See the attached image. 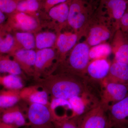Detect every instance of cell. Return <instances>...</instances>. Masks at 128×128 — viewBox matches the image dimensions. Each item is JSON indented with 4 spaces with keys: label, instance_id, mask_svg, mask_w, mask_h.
I'll use <instances>...</instances> for the list:
<instances>
[{
    "label": "cell",
    "instance_id": "1",
    "mask_svg": "<svg viewBox=\"0 0 128 128\" xmlns=\"http://www.w3.org/2000/svg\"><path fill=\"white\" fill-rule=\"evenodd\" d=\"M34 81L50 98L68 100L86 93H100L99 86L87 77L67 73H53Z\"/></svg>",
    "mask_w": 128,
    "mask_h": 128
},
{
    "label": "cell",
    "instance_id": "2",
    "mask_svg": "<svg viewBox=\"0 0 128 128\" xmlns=\"http://www.w3.org/2000/svg\"><path fill=\"white\" fill-rule=\"evenodd\" d=\"M118 29L114 22L95 11L83 33L85 41L90 48L112 38Z\"/></svg>",
    "mask_w": 128,
    "mask_h": 128
},
{
    "label": "cell",
    "instance_id": "3",
    "mask_svg": "<svg viewBox=\"0 0 128 128\" xmlns=\"http://www.w3.org/2000/svg\"><path fill=\"white\" fill-rule=\"evenodd\" d=\"M90 48L85 41L77 43L53 73H66L86 77V69L90 61Z\"/></svg>",
    "mask_w": 128,
    "mask_h": 128
},
{
    "label": "cell",
    "instance_id": "4",
    "mask_svg": "<svg viewBox=\"0 0 128 128\" xmlns=\"http://www.w3.org/2000/svg\"><path fill=\"white\" fill-rule=\"evenodd\" d=\"M95 11L88 0H70L68 26L80 38Z\"/></svg>",
    "mask_w": 128,
    "mask_h": 128
},
{
    "label": "cell",
    "instance_id": "5",
    "mask_svg": "<svg viewBox=\"0 0 128 128\" xmlns=\"http://www.w3.org/2000/svg\"><path fill=\"white\" fill-rule=\"evenodd\" d=\"M36 58L33 78L34 81L52 74L57 64L55 48L36 50Z\"/></svg>",
    "mask_w": 128,
    "mask_h": 128
},
{
    "label": "cell",
    "instance_id": "6",
    "mask_svg": "<svg viewBox=\"0 0 128 128\" xmlns=\"http://www.w3.org/2000/svg\"><path fill=\"white\" fill-rule=\"evenodd\" d=\"M7 16L5 24L13 32H22L35 34L42 28L40 18L24 12L16 11Z\"/></svg>",
    "mask_w": 128,
    "mask_h": 128
},
{
    "label": "cell",
    "instance_id": "7",
    "mask_svg": "<svg viewBox=\"0 0 128 128\" xmlns=\"http://www.w3.org/2000/svg\"><path fill=\"white\" fill-rule=\"evenodd\" d=\"M28 105L27 108L24 109L28 126L32 128H54L50 105L37 103Z\"/></svg>",
    "mask_w": 128,
    "mask_h": 128
},
{
    "label": "cell",
    "instance_id": "8",
    "mask_svg": "<svg viewBox=\"0 0 128 128\" xmlns=\"http://www.w3.org/2000/svg\"><path fill=\"white\" fill-rule=\"evenodd\" d=\"M107 108L99 102L95 107L78 116L80 128H108L111 127L108 118Z\"/></svg>",
    "mask_w": 128,
    "mask_h": 128
},
{
    "label": "cell",
    "instance_id": "9",
    "mask_svg": "<svg viewBox=\"0 0 128 128\" xmlns=\"http://www.w3.org/2000/svg\"><path fill=\"white\" fill-rule=\"evenodd\" d=\"M128 5V2L124 0H101L96 10L112 21L119 29L120 19Z\"/></svg>",
    "mask_w": 128,
    "mask_h": 128
},
{
    "label": "cell",
    "instance_id": "10",
    "mask_svg": "<svg viewBox=\"0 0 128 128\" xmlns=\"http://www.w3.org/2000/svg\"><path fill=\"white\" fill-rule=\"evenodd\" d=\"M128 95V86L108 82L104 83L101 90L100 102L108 108Z\"/></svg>",
    "mask_w": 128,
    "mask_h": 128
},
{
    "label": "cell",
    "instance_id": "11",
    "mask_svg": "<svg viewBox=\"0 0 128 128\" xmlns=\"http://www.w3.org/2000/svg\"><path fill=\"white\" fill-rule=\"evenodd\" d=\"M107 113L112 128H128V95L108 107Z\"/></svg>",
    "mask_w": 128,
    "mask_h": 128
},
{
    "label": "cell",
    "instance_id": "12",
    "mask_svg": "<svg viewBox=\"0 0 128 128\" xmlns=\"http://www.w3.org/2000/svg\"><path fill=\"white\" fill-rule=\"evenodd\" d=\"M80 38L79 34L74 32L61 31L59 33L54 48L57 51V67L66 59Z\"/></svg>",
    "mask_w": 128,
    "mask_h": 128
},
{
    "label": "cell",
    "instance_id": "13",
    "mask_svg": "<svg viewBox=\"0 0 128 128\" xmlns=\"http://www.w3.org/2000/svg\"><path fill=\"white\" fill-rule=\"evenodd\" d=\"M70 0L53 6L46 12V16L50 20L49 28L58 33L68 26Z\"/></svg>",
    "mask_w": 128,
    "mask_h": 128
},
{
    "label": "cell",
    "instance_id": "14",
    "mask_svg": "<svg viewBox=\"0 0 128 128\" xmlns=\"http://www.w3.org/2000/svg\"><path fill=\"white\" fill-rule=\"evenodd\" d=\"M111 64L107 59L91 60L86 69V77L102 87L109 73Z\"/></svg>",
    "mask_w": 128,
    "mask_h": 128
},
{
    "label": "cell",
    "instance_id": "15",
    "mask_svg": "<svg viewBox=\"0 0 128 128\" xmlns=\"http://www.w3.org/2000/svg\"><path fill=\"white\" fill-rule=\"evenodd\" d=\"M113 61L128 64V34L120 28L115 32L112 44Z\"/></svg>",
    "mask_w": 128,
    "mask_h": 128
},
{
    "label": "cell",
    "instance_id": "16",
    "mask_svg": "<svg viewBox=\"0 0 128 128\" xmlns=\"http://www.w3.org/2000/svg\"><path fill=\"white\" fill-rule=\"evenodd\" d=\"M24 110L16 105L0 110V121L16 128L28 126Z\"/></svg>",
    "mask_w": 128,
    "mask_h": 128
},
{
    "label": "cell",
    "instance_id": "17",
    "mask_svg": "<svg viewBox=\"0 0 128 128\" xmlns=\"http://www.w3.org/2000/svg\"><path fill=\"white\" fill-rule=\"evenodd\" d=\"M36 50L20 49L10 55L20 66L24 73L33 77L36 58Z\"/></svg>",
    "mask_w": 128,
    "mask_h": 128
},
{
    "label": "cell",
    "instance_id": "18",
    "mask_svg": "<svg viewBox=\"0 0 128 128\" xmlns=\"http://www.w3.org/2000/svg\"><path fill=\"white\" fill-rule=\"evenodd\" d=\"M20 95L22 100L28 104H50L49 94L43 88L36 85L23 88L20 91Z\"/></svg>",
    "mask_w": 128,
    "mask_h": 128
},
{
    "label": "cell",
    "instance_id": "19",
    "mask_svg": "<svg viewBox=\"0 0 128 128\" xmlns=\"http://www.w3.org/2000/svg\"><path fill=\"white\" fill-rule=\"evenodd\" d=\"M108 82L128 86V64L113 61L104 83Z\"/></svg>",
    "mask_w": 128,
    "mask_h": 128
},
{
    "label": "cell",
    "instance_id": "20",
    "mask_svg": "<svg viewBox=\"0 0 128 128\" xmlns=\"http://www.w3.org/2000/svg\"><path fill=\"white\" fill-rule=\"evenodd\" d=\"M50 108L53 120L64 118L75 117L73 108L68 100L50 98Z\"/></svg>",
    "mask_w": 128,
    "mask_h": 128
},
{
    "label": "cell",
    "instance_id": "21",
    "mask_svg": "<svg viewBox=\"0 0 128 128\" xmlns=\"http://www.w3.org/2000/svg\"><path fill=\"white\" fill-rule=\"evenodd\" d=\"M16 50L13 32L4 24L0 28V53L10 55Z\"/></svg>",
    "mask_w": 128,
    "mask_h": 128
},
{
    "label": "cell",
    "instance_id": "22",
    "mask_svg": "<svg viewBox=\"0 0 128 128\" xmlns=\"http://www.w3.org/2000/svg\"><path fill=\"white\" fill-rule=\"evenodd\" d=\"M58 34L56 31L41 30L34 34L36 50L55 48Z\"/></svg>",
    "mask_w": 128,
    "mask_h": 128
},
{
    "label": "cell",
    "instance_id": "23",
    "mask_svg": "<svg viewBox=\"0 0 128 128\" xmlns=\"http://www.w3.org/2000/svg\"><path fill=\"white\" fill-rule=\"evenodd\" d=\"M10 55L0 53V74H10L25 78L24 73L19 65Z\"/></svg>",
    "mask_w": 128,
    "mask_h": 128
},
{
    "label": "cell",
    "instance_id": "24",
    "mask_svg": "<svg viewBox=\"0 0 128 128\" xmlns=\"http://www.w3.org/2000/svg\"><path fill=\"white\" fill-rule=\"evenodd\" d=\"M20 90L5 89L0 90V110L17 105L22 100Z\"/></svg>",
    "mask_w": 128,
    "mask_h": 128
},
{
    "label": "cell",
    "instance_id": "25",
    "mask_svg": "<svg viewBox=\"0 0 128 128\" xmlns=\"http://www.w3.org/2000/svg\"><path fill=\"white\" fill-rule=\"evenodd\" d=\"M44 0H22L18 5L16 11L22 12L39 18V13L43 9Z\"/></svg>",
    "mask_w": 128,
    "mask_h": 128
},
{
    "label": "cell",
    "instance_id": "26",
    "mask_svg": "<svg viewBox=\"0 0 128 128\" xmlns=\"http://www.w3.org/2000/svg\"><path fill=\"white\" fill-rule=\"evenodd\" d=\"M17 50L36 49L34 34L30 32H13Z\"/></svg>",
    "mask_w": 128,
    "mask_h": 128
},
{
    "label": "cell",
    "instance_id": "27",
    "mask_svg": "<svg viewBox=\"0 0 128 128\" xmlns=\"http://www.w3.org/2000/svg\"><path fill=\"white\" fill-rule=\"evenodd\" d=\"M0 85L5 89L20 90L24 86L22 78L18 76L8 74H0Z\"/></svg>",
    "mask_w": 128,
    "mask_h": 128
},
{
    "label": "cell",
    "instance_id": "28",
    "mask_svg": "<svg viewBox=\"0 0 128 128\" xmlns=\"http://www.w3.org/2000/svg\"><path fill=\"white\" fill-rule=\"evenodd\" d=\"M112 53L111 44L107 43L100 44L96 46L91 47L89 52L90 60L107 59Z\"/></svg>",
    "mask_w": 128,
    "mask_h": 128
},
{
    "label": "cell",
    "instance_id": "29",
    "mask_svg": "<svg viewBox=\"0 0 128 128\" xmlns=\"http://www.w3.org/2000/svg\"><path fill=\"white\" fill-rule=\"evenodd\" d=\"M53 124L54 128H80L78 116L55 118Z\"/></svg>",
    "mask_w": 128,
    "mask_h": 128
},
{
    "label": "cell",
    "instance_id": "30",
    "mask_svg": "<svg viewBox=\"0 0 128 128\" xmlns=\"http://www.w3.org/2000/svg\"><path fill=\"white\" fill-rule=\"evenodd\" d=\"M22 0H0V10L8 16L16 11L17 8Z\"/></svg>",
    "mask_w": 128,
    "mask_h": 128
},
{
    "label": "cell",
    "instance_id": "31",
    "mask_svg": "<svg viewBox=\"0 0 128 128\" xmlns=\"http://www.w3.org/2000/svg\"><path fill=\"white\" fill-rule=\"evenodd\" d=\"M68 0H44L43 6V10L46 13L53 6L60 3L66 2Z\"/></svg>",
    "mask_w": 128,
    "mask_h": 128
},
{
    "label": "cell",
    "instance_id": "32",
    "mask_svg": "<svg viewBox=\"0 0 128 128\" xmlns=\"http://www.w3.org/2000/svg\"><path fill=\"white\" fill-rule=\"evenodd\" d=\"M7 18V16L0 10V28L6 23Z\"/></svg>",
    "mask_w": 128,
    "mask_h": 128
},
{
    "label": "cell",
    "instance_id": "33",
    "mask_svg": "<svg viewBox=\"0 0 128 128\" xmlns=\"http://www.w3.org/2000/svg\"><path fill=\"white\" fill-rule=\"evenodd\" d=\"M0 128H16L14 126L4 123L0 121Z\"/></svg>",
    "mask_w": 128,
    "mask_h": 128
},
{
    "label": "cell",
    "instance_id": "34",
    "mask_svg": "<svg viewBox=\"0 0 128 128\" xmlns=\"http://www.w3.org/2000/svg\"><path fill=\"white\" fill-rule=\"evenodd\" d=\"M88 0L89 1V2H94V1L96 0Z\"/></svg>",
    "mask_w": 128,
    "mask_h": 128
},
{
    "label": "cell",
    "instance_id": "35",
    "mask_svg": "<svg viewBox=\"0 0 128 128\" xmlns=\"http://www.w3.org/2000/svg\"><path fill=\"white\" fill-rule=\"evenodd\" d=\"M32 128L30 127V126H26V127H24V128Z\"/></svg>",
    "mask_w": 128,
    "mask_h": 128
},
{
    "label": "cell",
    "instance_id": "36",
    "mask_svg": "<svg viewBox=\"0 0 128 128\" xmlns=\"http://www.w3.org/2000/svg\"><path fill=\"white\" fill-rule=\"evenodd\" d=\"M126 33L127 34H128V29H127V31H126Z\"/></svg>",
    "mask_w": 128,
    "mask_h": 128
},
{
    "label": "cell",
    "instance_id": "37",
    "mask_svg": "<svg viewBox=\"0 0 128 128\" xmlns=\"http://www.w3.org/2000/svg\"><path fill=\"white\" fill-rule=\"evenodd\" d=\"M126 0V1L128 2V0Z\"/></svg>",
    "mask_w": 128,
    "mask_h": 128
},
{
    "label": "cell",
    "instance_id": "38",
    "mask_svg": "<svg viewBox=\"0 0 128 128\" xmlns=\"http://www.w3.org/2000/svg\"><path fill=\"white\" fill-rule=\"evenodd\" d=\"M112 128L111 127H109V128Z\"/></svg>",
    "mask_w": 128,
    "mask_h": 128
},
{
    "label": "cell",
    "instance_id": "39",
    "mask_svg": "<svg viewBox=\"0 0 128 128\" xmlns=\"http://www.w3.org/2000/svg\"></svg>",
    "mask_w": 128,
    "mask_h": 128
}]
</instances>
